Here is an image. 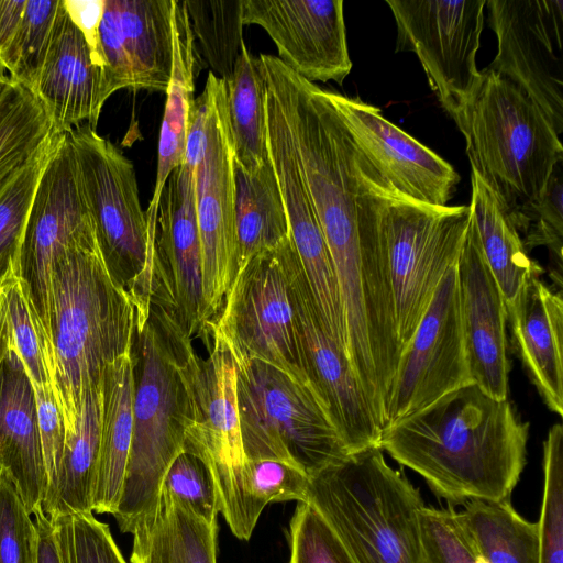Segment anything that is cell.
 <instances>
[{"label":"cell","mask_w":563,"mask_h":563,"mask_svg":"<svg viewBox=\"0 0 563 563\" xmlns=\"http://www.w3.org/2000/svg\"><path fill=\"white\" fill-rule=\"evenodd\" d=\"M201 95L206 117L194 173L202 274L200 333L218 319L239 268L235 155L227 81L209 71Z\"/></svg>","instance_id":"30bf717a"},{"label":"cell","mask_w":563,"mask_h":563,"mask_svg":"<svg viewBox=\"0 0 563 563\" xmlns=\"http://www.w3.org/2000/svg\"><path fill=\"white\" fill-rule=\"evenodd\" d=\"M397 25V52L420 60L441 107L463 132L482 86L476 55L485 0H386Z\"/></svg>","instance_id":"7c38bea8"},{"label":"cell","mask_w":563,"mask_h":563,"mask_svg":"<svg viewBox=\"0 0 563 563\" xmlns=\"http://www.w3.org/2000/svg\"><path fill=\"white\" fill-rule=\"evenodd\" d=\"M101 390L102 423L92 511L113 515L132 441L134 376L131 351L107 366Z\"/></svg>","instance_id":"4316f807"},{"label":"cell","mask_w":563,"mask_h":563,"mask_svg":"<svg viewBox=\"0 0 563 563\" xmlns=\"http://www.w3.org/2000/svg\"><path fill=\"white\" fill-rule=\"evenodd\" d=\"M288 563H354L347 550L309 503L298 501L288 529Z\"/></svg>","instance_id":"b9f144b4"},{"label":"cell","mask_w":563,"mask_h":563,"mask_svg":"<svg viewBox=\"0 0 563 563\" xmlns=\"http://www.w3.org/2000/svg\"><path fill=\"white\" fill-rule=\"evenodd\" d=\"M457 515L482 563H539L538 522L522 518L509 500H470Z\"/></svg>","instance_id":"d6a6232c"},{"label":"cell","mask_w":563,"mask_h":563,"mask_svg":"<svg viewBox=\"0 0 563 563\" xmlns=\"http://www.w3.org/2000/svg\"><path fill=\"white\" fill-rule=\"evenodd\" d=\"M26 0H0V58L21 21Z\"/></svg>","instance_id":"f907efd6"},{"label":"cell","mask_w":563,"mask_h":563,"mask_svg":"<svg viewBox=\"0 0 563 563\" xmlns=\"http://www.w3.org/2000/svg\"><path fill=\"white\" fill-rule=\"evenodd\" d=\"M101 388L102 385L90 386L84 390L76 432L65 441L56 482L42 505L51 519L73 512H93L102 423Z\"/></svg>","instance_id":"f546056e"},{"label":"cell","mask_w":563,"mask_h":563,"mask_svg":"<svg viewBox=\"0 0 563 563\" xmlns=\"http://www.w3.org/2000/svg\"><path fill=\"white\" fill-rule=\"evenodd\" d=\"M174 0H104L99 42L110 93L166 92L173 68Z\"/></svg>","instance_id":"ffe728a7"},{"label":"cell","mask_w":563,"mask_h":563,"mask_svg":"<svg viewBox=\"0 0 563 563\" xmlns=\"http://www.w3.org/2000/svg\"><path fill=\"white\" fill-rule=\"evenodd\" d=\"M96 246L75 151L68 133L58 132L35 191L19 261V278L49 342L54 262L68 250Z\"/></svg>","instance_id":"4fadbf2b"},{"label":"cell","mask_w":563,"mask_h":563,"mask_svg":"<svg viewBox=\"0 0 563 563\" xmlns=\"http://www.w3.org/2000/svg\"><path fill=\"white\" fill-rule=\"evenodd\" d=\"M267 151L285 206L290 236L316 306L329 335L349 357L344 313L333 262L285 120L268 123Z\"/></svg>","instance_id":"44dd1931"},{"label":"cell","mask_w":563,"mask_h":563,"mask_svg":"<svg viewBox=\"0 0 563 563\" xmlns=\"http://www.w3.org/2000/svg\"><path fill=\"white\" fill-rule=\"evenodd\" d=\"M11 78L7 74V71L0 66V102L3 99L5 92L11 86Z\"/></svg>","instance_id":"f5cc1de1"},{"label":"cell","mask_w":563,"mask_h":563,"mask_svg":"<svg viewBox=\"0 0 563 563\" xmlns=\"http://www.w3.org/2000/svg\"><path fill=\"white\" fill-rule=\"evenodd\" d=\"M356 150L398 196L443 208L453 198L460 175L451 164L383 117L377 107L328 91Z\"/></svg>","instance_id":"e0dca14e"},{"label":"cell","mask_w":563,"mask_h":563,"mask_svg":"<svg viewBox=\"0 0 563 563\" xmlns=\"http://www.w3.org/2000/svg\"><path fill=\"white\" fill-rule=\"evenodd\" d=\"M456 264L443 275L402 349L383 429L473 383L461 323Z\"/></svg>","instance_id":"5bb4252c"},{"label":"cell","mask_w":563,"mask_h":563,"mask_svg":"<svg viewBox=\"0 0 563 563\" xmlns=\"http://www.w3.org/2000/svg\"><path fill=\"white\" fill-rule=\"evenodd\" d=\"M64 5L70 20L85 36L95 63L104 70L99 42L104 0H64Z\"/></svg>","instance_id":"c3c4849f"},{"label":"cell","mask_w":563,"mask_h":563,"mask_svg":"<svg viewBox=\"0 0 563 563\" xmlns=\"http://www.w3.org/2000/svg\"><path fill=\"white\" fill-rule=\"evenodd\" d=\"M426 563H482L456 511L423 507L420 512Z\"/></svg>","instance_id":"ee69618b"},{"label":"cell","mask_w":563,"mask_h":563,"mask_svg":"<svg viewBox=\"0 0 563 563\" xmlns=\"http://www.w3.org/2000/svg\"><path fill=\"white\" fill-rule=\"evenodd\" d=\"M58 1L26 0L18 29L0 58L11 80L33 92L48 49Z\"/></svg>","instance_id":"74e56055"},{"label":"cell","mask_w":563,"mask_h":563,"mask_svg":"<svg viewBox=\"0 0 563 563\" xmlns=\"http://www.w3.org/2000/svg\"><path fill=\"white\" fill-rule=\"evenodd\" d=\"M497 54L488 69L520 87L563 132V0H488Z\"/></svg>","instance_id":"9a60e30c"},{"label":"cell","mask_w":563,"mask_h":563,"mask_svg":"<svg viewBox=\"0 0 563 563\" xmlns=\"http://www.w3.org/2000/svg\"><path fill=\"white\" fill-rule=\"evenodd\" d=\"M1 288L7 297L13 347L33 387L52 386V345L22 282L15 277Z\"/></svg>","instance_id":"f35d334b"},{"label":"cell","mask_w":563,"mask_h":563,"mask_svg":"<svg viewBox=\"0 0 563 563\" xmlns=\"http://www.w3.org/2000/svg\"><path fill=\"white\" fill-rule=\"evenodd\" d=\"M456 272L461 323L472 380L490 396L507 399L510 366L506 305L470 223Z\"/></svg>","instance_id":"7402d4cb"},{"label":"cell","mask_w":563,"mask_h":563,"mask_svg":"<svg viewBox=\"0 0 563 563\" xmlns=\"http://www.w3.org/2000/svg\"><path fill=\"white\" fill-rule=\"evenodd\" d=\"M196 49L228 81L243 41L242 0H185Z\"/></svg>","instance_id":"e575fe53"},{"label":"cell","mask_w":563,"mask_h":563,"mask_svg":"<svg viewBox=\"0 0 563 563\" xmlns=\"http://www.w3.org/2000/svg\"><path fill=\"white\" fill-rule=\"evenodd\" d=\"M0 563H37V531L18 490L0 468Z\"/></svg>","instance_id":"f6af8a7d"},{"label":"cell","mask_w":563,"mask_h":563,"mask_svg":"<svg viewBox=\"0 0 563 563\" xmlns=\"http://www.w3.org/2000/svg\"><path fill=\"white\" fill-rule=\"evenodd\" d=\"M368 168L369 200L389 274L398 340L404 349L443 275L457 263L470 209L435 208L405 199L382 181L369 165Z\"/></svg>","instance_id":"ba28073f"},{"label":"cell","mask_w":563,"mask_h":563,"mask_svg":"<svg viewBox=\"0 0 563 563\" xmlns=\"http://www.w3.org/2000/svg\"><path fill=\"white\" fill-rule=\"evenodd\" d=\"M290 291L306 374L350 454L379 446L382 429L345 352L329 335L295 245L288 257ZM380 448V446H379Z\"/></svg>","instance_id":"2e32d148"},{"label":"cell","mask_w":563,"mask_h":563,"mask_svg":"<svg viewBox=\"0 0 563 563\" xmlns=\"http://www.w3.org/2000/svg\"><path fill=\"white\" fill-rule=\"evenodd\" d=\"M165 323L186 397L185 451L207 466L217 492L219 512L232 533L249 540L260 515L243 483V451L236 368L232 353L211 324L201 336L209 355L199 356L178 323L156 305Z\"/></svg>","instance_id":"277c9868"},{"label":"cell","mask_w":563,"mask_h":563,"mask_svg":"<svg viewBox=\"0 0 563 563\" xmlns=\"http://www.w3.org/2000/svg\"><path fill=\"white\" fill-rule=\"evenodd\" d=\"M54 133L38 99L12 80L0 102V196L41 153Z\"/></svg>","instance_id":"836d02e7"},{"label":"cell","mask_w":563,"mask_h":563,"mask_svg":"<svg viewBox=\"0 0 563 563\" xmlns=\"http://www.w3.org/2000/svg\"><path fill=\"white\" fill-rule=\"evenodd\" d=\"M37 531V563H62L52 520L38 509L34 515Z\"/></svg>","instance_id":"681fc988"},{"label":"cell","mask_w":563,"mask_h":563,"mask_svg":"<svg viewBox=\"0 0 563 563\" xmlns=\"http://www.w3.org/2000/svg\"><path fill=\"white\" fill-rule=\"evenodd\" d=\"M12 344L7 297L3 288L0 287V366Z\"/></svg>","instance_id":"816d5d0a"},{"label":"cell","mask_w":563,"mask_h":563,"mask_svg":"<svg viewBox=\"0 0 563 563\" xmlns=\"http://www.w3.org/2000/svg\"><path fill=\"white\" fill-rule=\"evenodd\" d=\"M195 164L185 161L162 191L155 233L151 302L189 336L202 329L201 251L195 206Z\"/></svg>","instance_id":"ac0fdd59"},{"label":"cell","mask_w":563,"mask_h":563,"mask_svg":"<svg viewBox=\"0 0 563 563\" xmlns=\"http://www.w3.org/2000/svg\"><path fill=\"white\" fill-rule=\"evenodd\" d=\"M228 112L235 164L247 173L268 162L265 78L258 57L245 43L227 81Z\"/></svg>","instance_id":"1f68e13d"},{"label":"cell","mask_w":563,"mask_h":563,"mask_svg":"<svg viewBox=\"0 0 563 563\" xmlns=\"http://www.w3.org/2000/svg\"><path fill=\"white\" fill-rule=\"evenodd\" d=\"M51 520L62 563H128L109 525L93 512H73Z\"/></svg>","instance_id":"60d3db41"},{"label":"cell","mask_w":563,"mask_h":563,"mask_svg":"<svg viewBox=\"0 0 563 563\" xmlns=\"http://www.w3.org/2000/svg\"><path fill=\"white\" fill-rule=\"evenodd\" d=\"M529 253L545 246L550 276L562 291L563 276V162L554 168L542 195L508 212Z\"/></svg>","instance_id":"d590c367"},{"label":"cell","mask_w":563,"mask_h":563,"mask_svg":"<svg viewBox=\"0 0 563 563\" xmlns=\"http://www.w3.org/2000/svg\"><path fill=\"white\" fill-rule=\"evenodd\" d=\"M133 429L121 496L113 514L123 533H133L156 515L165 474L183 451L186 397L172 343L156 306L135 327Z\"/></svg>","instance_id":"5b68a950"},{"label":"cell","mask_w":563,"mask_h":563,"mask_svg":"<svg viewBox=\"0 0 563 563\" xmlns=\"http://www.w3.org/2000/svg\"><path fill=\"white\" fill-rule=\"evenodd\" d=\"M57 132L88 124L96 128L109 99L104 70L70 20L64 0L55 16L48 49L33 90Z\"/></svg>","instance_id":"603a6c76"},{"label":"cell","mask_w":563,"mask_h":563,"mask_svg":"<svg viewBox=\"0 0 563 563\" xmlns=\"http://www.w3.org/2000/svg\"><path fill=\"white\" fill-rule=\"evenodd\" d=\"M195 38L185 0L173 2V68L166 90V103L159 131L157 170L153 196L145 211L157 219L162 191L170 173L185 161L187 134L195 106L198 75Z\"/></svg>","instance_id":"484cf974"},{"label":"cell","mask_w":563,"mask_h":563,"mask_svg":"<svg viewBox=\"0 0 563 563\" xmlns=\"http://www.w3.org/2000/svg\"><path fill=\"white\" fill-rule=\"evenodd\" d=\"M307 501L354 563H426L418 488L372 446L309 477Z\"/></svg>","instance_id":"3957f363"},{"label":"cell","mask_w":563,"mask_h":563,"mask_svg":"<svg viewBox=\"0 0 563 563\" xmlns=\"http://www.w3.org/2000/svg\"><path fill=\"white\" fill-rule=\"evenodd\" d=\"M289 234L242 267L211 327L234 360H258L309 385L290 291ZM312 388V387H311Z\"/></svg>","instance_id":"8fae6325"},{"label":"cell","mask_w":563,"mask_h":563,"mask_svg":"<svg viewBox=\"0 0 563 563\" xmlns=\"http://www.w3.org/2000/svg\"><path fill=\"white\" fill-rule=\"evenodd\" d=\"M242 23L261 26L278 58L310 82L342 85L352 69L342 0H242Z\"/></svg>","instance_id":"d6986e66"},{"label":"cell","mask_w":563,"mask_h":563,"mask_svg":"<svg viewBox=\"0 0 563 563\" xmlns=\"http://www.w3.org/2000/svg\"><path fill=\"white\" fill-rule=\"evenodd\" d=\"M38 429L47 474V490L53 488L62 463L66 431L52 386L34 388Z\"/></svg>","instance_id":"7dc6e473"},{"label":"cell","mask_w":563,"mask_h":563,"mask_svg":"<svg viewBox=\"0 0 563 563\" xmlns=\"http://www.w3.org/2000/svg\"><path fill=\"white\" fill-rule=\"evenodd\" d=\"M309 476L301 470L276 460H247L244 489L261 515L271 503L307 501Z\"/></svg>","instance_id":"7bdbcfd3"},{"label":"cell","mask_w":563,"mask_h":563,"mask_svg":"<svg viewBox=\"0 0 563 563\" xmlns=\"http://www.w3.org/2000/svg\"><path fill=\"white\" fill-rule=\"evenodd\" d=\"M0 468L33 516L47 490L34 387L13 344L0 366Z\"/></svg>","instance_id":"cb8c5ba5"},{"label":"cell","mask_w":563,"mask_h":563,"mask_svg":"<svg viewBox=\"0 0 563 563\" xmlns=\"http://www.w3.org/2000/svg\"><path fill=\"white\" fill-rule=\"evenodd\" d=\"M533 274L506 308L514 349L547 407L563 416V299Z\"/></svg>","instance_id":"d4e9b609"},{"label":"cell","mask_w":563,"mask_h":563,"mask_svg":"<svg viewBox=\"0 0 563 563\" xmlns=\"http://www.w3.org/2000/svg\"><path fill=\"white\" fill-rule=\"evenodd\" d=\"M218 523L162 492L156 515L133 534L131 563H217Z\"/></svg>","instance_id":"f1b7e54d"},{"label":"cell","mask_w":563,"mask_h":563,"mask_svg":"<svg viewBox=\"0 0 563 563\" xmlns=\"http://www.w3.org/2000/svg\"><path fill=\"white\" fill-rule=\"evenodd\" d=\"M102 261L129 295L136 327L150 314L156 221L142 209L133 163L95 128L68 132Z\"/></svg>","instance_id":"52a82bcc"},{"label":"cell","mask_w":563,"mask_h":563,"mask_svg":"<svg viewBox=\"0 0 563 563\" xmlns=\"http://www.w3.org/2000/svg\"><path fill=\"white\" fill-rule=\"evenodd\" d=\"M58 132L0 196V287L19 277L23 235L35 191Z\"/></svg>","instance_id":"8d00e7d4"},{"label":"cell","mask_w":563,"mask_h":563,"mask_svg":"<svg viewBox=\"0 0 563 563\" xmlns=\"http://www.w3.org/2000/svg\"><path fill=\"white\" fill-rule=\"evenodd\" d=\"M49 320L52 386L68 440L84 390L102 385L107 366L130 353L135 332L134 305L98 246L68 250L54 262Z\"/></svg>","instance_id":"7a4b0ae2"},{"label":"cell","mask_w":563,"mask_h":563,"mask_svg":"<svg viewBox=\"0 0 563 563\" xmlns=\"http://www.w3.org/2000/svg\"><path fill=\"white\" fill-rule=\"evenodd\" d=\"M243 451L276 460L309 477L350 452L311 388L258 360H234Z\"/></svg>","instance_id":"9c48e42d"},{"label":"cell","mask_w":563,"mask_h":563,"mask_svg":"<svg viewBox=\"0 0 563 563\" xmlns=\"http://www.w3.org/2000/svg\"><path fill=\"white\" fill-rule=\"evenodd\" d=\"M170 494L210 522H217L218 497L212 477L196 455L183 450L172 462L162 484Z\"/></svg>","instance_id":"bcb514c9"},{"label":"cell","mask_w":563,"mask_h":563,"mask_svg":"<svg viewBox=\"0 0 563 563\" xmlns=\"http://www.w3.org/2000/svg\"><path fill=\"white\" fill-rule=\"evenodd\" d=\"M470 227L505 300L506 308L543 267L530 258L506 206L472 169Z\"/></svg>","instance_id":"83f0119b"},{"label":"cell","mask_w":563,"mask_h":563,"mask_svg":"<svg viewBox=\"0 0 563 563\" xmlns=\"http://www.w3.org/2000/svg\"><path fill=\"white\" fill-rule=\"evenodd\" d=\"M529 423L472 383L382 430L379 446L450 505L509 500L527 463Z\"/></svg>","instance_id":"6da1fadb"},{"label":"cell","mask_w":563,"mask_h":563,"mask_svg":"<svg viewBox=\"0 0 563 563\" xmlns=\"http://www.w3.org/2000/svg\"><path fill=\"white\" fill-rule=\"evenodd\" d=\"M462 132L471 167L512 212L542 195L563 145L539 106L515 82L485 68Z\"/></svg>","instance_id":"8992f818"},{"label":"cell","mask_w":563,"mask_h":563,"mask_svg":"<svg viewBox=\"0 0 563 563\" xmlns=\"http://www.w3.org/2000/svg\"><path fill=\"white\" fill-rule=\"evenodd\" d=\"M235 222L239 268L253 256L275 249L289 234L285 206L269 159L253 174L235 164Z\"/></svg>","instance_id":"4dcf8cb0"},{"label":"cell","mask_w":563,"mask_h":563,"mask_svg":"<svg viewBox=\"0 0 563 563\" xmlns=\"http://www.w3.org/2000/svg\"><path fill=\"white\" fill-rule=\"evenodd\" d=\"M543 495L539 563H563V427L555 423L543 442Z\"/></svg>","instance_id":"ab89813d"}]
</instances>
